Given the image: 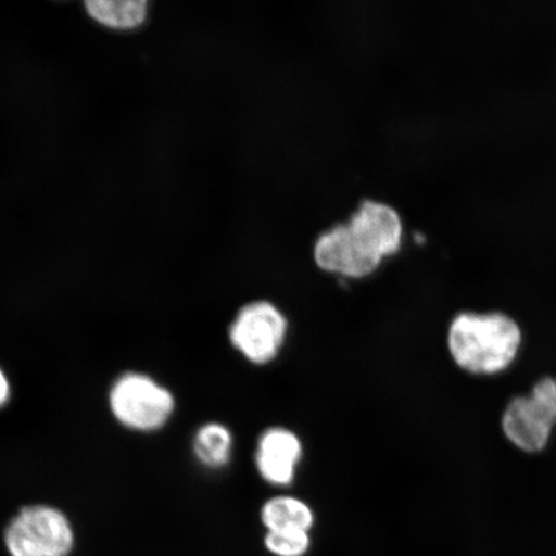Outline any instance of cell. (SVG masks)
<instances>
[{
	"mask_svg": "<svg viewBox=\"0 0 556 556\" xmlns=\"http://www.w3.org/2000/svg\"><path fill=\"white\" fill-rule=\"evenodd\" d=\"M446 350L458 371L475 378H493L517 363L525 331L503 311H462L450 319Z\"/></svg>",
	"mask_w": 556,
	"mask_h": 556,
	"instance_id": "cell-1",
	"label": "cell"
},
{
	"mask_svg": "<svg viewBox=\"0 0 556 556\" xmlns=\"http://www.w3.org/2000/svg\"><path fill=\"white\" fill-rule=\"evenodd\" d=\"M556 377L544 375L530 391L514 395L500 414L505 441L520 454L540 455L553 441L556 429Z\"/></svg>",
	"mask_w": 556,
	"mask_h": 556,
	"instance_id": "cell-2",
	"label": "cell"
},
{
	"mask_svg": "<svg viewBox=\"0 0 556 556\" xmlns=\"http://www.w3.org/2000/svg\"><path fill=\"white\" fill-rule=\"evenodd\" d=\"M4 542L11 556H68L74 547V531L61 510L31 505L12 518Z\"/></svg>",
	"mask_w": 556,
	"mask_h": 556,
	"instance_id": "cell-3",
	"label": "cell"
},
{
	"mask_svg": "<svg viewBox=\"0 0 556 556\" xmlns=\"http://www.w3.org/2000/svg\"><path fill=\"white\" fill-rule=\"evenodd\" d=\"M109 402L115 419L138 432H154L164 427L176 407L168 389L138 372L117 379L111 388Z\"/></svg>",
	"mask_w": 556,
	"mask_h": 556,
	"instance_id": "cell-4",
	"label": "cell"
},
{
	"mask_svg": "<svg viewBox=\"0 0 556 556\" xmlns=\"http://www.w3.org/2000/svg\"><path fill=\"white\" fill-rule=\"evenodd\" d=\"M288 323L268 302L245 305L236 317L229 338L250 363L264 365L275 359L287 337Z\"/></svg>",
	"mask_w": 556,
	"mask_h": 556,
	"instance_id": "cell-5",
	"label": "cell"
},
{
	"mask_svg": "<svg viewBox=\"0 0 556 556\" xmlns=\"http://www.w3.org/2000/svg\"><path fill=\"white\" fill-rule=\"evenodd\" d=\"M313 255L317 266L326 273L354 278L374 274L382 262L368 252L346 225L319 236Z\"/></svg>",
	"mask_w": 556,
	"mask_h": 556,
	"instance_id": "cell-6",
	"label": "cell"
},
{
	"mask_svg": "<svg viewBox=\"0 0 556 556\" xmlns=\"http://www.w3.org/2000/svg\"><path fill=\"white\" fill-rule=\"evenodd\" d=\"M346 226L368 252L381 261L397 253L401 248L402 220L399 212L391 205L366 200Z\"/></svg>",
	"mask_w": 556,
	"mask_h": 556,
	"instance_id": "cell-7",
	"label": "cell"
},
{
	"mask_svg": "<svg viewBox=\"0 0 556 556\" xmlns=\"http://www.w3.org/2000/svg\"><path fill=\"white\" fill-rule=\"evenodd\" d=\"M302 452L296 434L283 428L269 429L261 437L256 467L268 483L287 485L293 482Z\"/></svg>",
	"mask_w": 556,
	"mask_h": 556,
	"instance_id": "cell-8",
	"label": "cell"
},
{
	"mask_svg": "<svg viewBox=\"0 0 556 556\" xmlns=\"http://www.w3.org/2000/svg\"><path fill=\"white\" fill-rule=\"evenodd\" d=\"M85 7L94 23L115 31L136 30L149 15L146 0H89Z\"/></svg>",
	"mask_w": 556,
	"mask_h": 556,
	"instance_id": "cell-9",
	"label": "cell"
},
{
	"mask_svg": "<svg viewBox=\"0 0 556 556\" xmlns=\"http://www.w3.org/2000/svg\"><path fill=\"white\" fill-rule=\"evenodd\" d=\"M261 517L268 532H309L315 523V514L309 505L290 496L269 500L264 504Z\"/></svg>",
	"mask_w": 556,
	"mask_h": 556,
	"instance_id": "cell-10",
	"label": "cell"
},
{
	"mask_svg": "<svg viewBox=\"0 0 556 556\" xmlns=\"http://www.w3.org/2000/svg\"><path fill=\"white\" fill-rule=\"evenodd\" d=\"M194 454L207 467L218 468L231 456L232 435L222 424L211 422L201 428L194 438Z\"/></svg>",
	"mask_w": 556,
	"mask_h": 556,
	"instance_id": "cell-11",
	"label": "cell"
},
{
	"mask_svg": "<svg viewBox=\"0 0 556 556\" xmlns=\"http://www.w3.org/2000/svg\"><path fill=\"white\" fill-rule=\"evenodd\" d=\"M264 545L276 556H303L311 547L309 532H267Z\"/></svg>",
	"mask_w": 556,
	"mask_h": 556,
	"instance_id": "cell-12",
	"label": "cell"
},
{
	"mask_svg": "<svg viewBox=\"0 0 556 556\" xmlns=\"http://www.w3.org/2000/svg\"><path fill=\"white\" fill-rule=\"evenodd\" d=\"M11 397V386L10 380L7 378V375L0 368V408L7 405L9 403Z\"/></svg>",
	"mask_w": 556,
	"mask_h": 556,
	"instance_id": "cell-13",
	"label": "cell"
},
{
	"mask_svg": "<svg viewBox=\"0 0 556 556\" xmlns=\"http://www.w3.org/2000/svg\"><path fill=\"white\" fill-rule=\"evenodd\" d=\"M555 412H556V393H555Z\"/></svg>",
	"mask_w": 556,
	"mask_h": 556,
	"instance_id": "cell-14",
	"label": "cell"
}]
</instances>
